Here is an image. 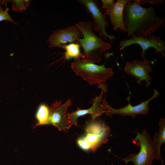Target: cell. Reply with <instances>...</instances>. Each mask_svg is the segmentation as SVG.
I'll return each instance as SVG.
<instances>
[{"label":"cell","mask_w":165,"mask_h":165,"mask_svg":"<svg viewBox=\"0 0 165 165\" xmlns=\"http://www.w3.org/2000/svg\"><path fill=\"white\" fill-rule=\"evenodd\" d=\"M9 10V8L6 6L5 10H3L2 8L0 9V21L7 20L16 24V23L11 19L10 16L9 14L8 13Z\"/></svg>","instance_id":"obj_18"},{"label":"cell","mask_w":165,"mask_h":165,"mask_svg":"<svg viewBox=\"0 0 165 165\" xmlns=\"http://www.w3.org/2000/svg\"><path fill=\"white\" fill-rule=\"evenodd\" d=\"M82 38V32L75 24L54 31L48 38L46 43L50 48L60 47L68 43H77V39Z\"/></svg>","instance_id":"obj_8"},{"label":"cell","mask_w":165,"mask_h":165,"mask_svg":"<svg viewBox=\"0 0 165 165\" xmlns=\"http://www.w3.org/2000/svg\"><path fill=\"white\" fill-rule=\"evenodd\" d=\"M71 104V100L69 99L63 104L62 101H56L49 108L47 124L53 125L60 131L68 129L71 126L67 119L66 113L68 107Z\"/></svg>","instance_id":"obj_11"},{"label":"cell","mask_w":165,"mask_h":165,"mask_svg":"<svg viewBox=\"0 0 165 165\" xmlns=\"http://www.w3.org/2000/svg\"><path fill=\"white\" fill-rule=\"evenodd\" d=\"M130 0H117L112 7L106 10L114 30L120 29L125 31L123 20L124 9L126 4Z\"/></svg>","instance_id":"obj_13"},{"label":"cell","mask_w":165,"mask_h":165,"mask_svg":"<svg viewBox=\"0 0 165 165\" xmlns=\"http://www.w3.org/2000/svg\"><path fill=\"white\" fill-rule=\"evenodd\" d=\"M152 6L142 7L137 0H130L126 4L123 20L124 32L128 36H151L164 24L165 19L157 15Z\"/></svg>","instance_id":"obj_1"},{"label":"cell","mask_w":165,"mask_h":165,"mask_svg":"<svg viewBox=\"0 0 165 165\" xmlns=\"http://www.w3.org/2000/svg\"><path fill=\"white\" fill-rule=\"evenodd\" d=\"M49 109L45 104H42L39 107L36 115L37 123L36 126L47 124L49 119Z\"/></svg>","instance_id":"obj_16"},{"label":"cell","mask_w":165,"mask_h":165,"mask_svg":"<svg viewBox=\"0 0 165 165\" xmlns=\"http://www.w3.org/2000/svg\"><path fill=\"white\" fill-rule=\"evenodd\" d=\"M80 30L82 38L78 39L77 43L83 50L82 60L95 64L101 61L104 53L111 48L110 44L97 36L93 31L92 24L89 21L75 24Z\"/></svg>","instance_id":"obj_2"},{"label":"cell","mask_w":165,"mask_h":165,"mask_svg":"<svg viewBox=\"0 0 165 165\" xmlns=\"http://www.w3.org/2000/svg\"><path fill=\"white\" fill-rule=\"evenodd\" d=\"M125 72L132 76L139 84L145 80L146 87L150 84L152 80L149 73L152 72L151 65L147 59L143 60H134L127 62L124 67Z\"/></svg>","instance_id":"obj_10"},{"label":"cell","mask_w":165,"mask_h":165,"mask_svg":"<svg viewBox=\"0 0 165 165\" xmlns=\"http://www.w3.org/2000/svg\"><path fill=\"white\" fill-rule=\"evenodd\" d=\"M71 67L75 73L86 81L90 85H105L106 81L114 74L112 67L106 68L105 64L98 65L84 61L80 58L74 59Z\"/></svg>","instance_id":"obj_3"},{"label":"cell","mask_w":165,"mask_h":165,"mask_svg":"<svg viewBox=\"0 0 165 165\" xmlns=\"http://www.w3.org/2000/svg\"><path fill=\"white\" fill-rule=\"evenodd\" d=\"M80 46L77 43H71L68 44H64L61 46L60 47L64 49L65 58L67 59L72 58H80L82 53L80 52Z\"/></svg>","instance_id":"obj_15"},{"label":"cell","mask_w":165,"mask_h":165,"mask_svg":"<svg viewBox=\"0 0 165 165\" xmlns=\"http://www.w3.org/2000/svg\"><path fill=\"white\" fill-rule=\"evenodd\" d=\"M153 90L154 93L151 98L145 101L141 102L140 104L134 106L131 105L130 103V95L127 98L128 101V105L118 109L114 108L110 106L107 102L105 97V98H103L102 103L106 108L105 112L106 115L109 116L118 114L124 116H130L134 118L137 115L147 114L149 108V102L152 99L157 97L159 95L157 90L154 89Z\"/></svg>","instance_id":"obj_9"},{"label":"cell","mask_w":165,"mask_h":165,"mask_svg":"<svg viewBox=\"0 0 165 165\" xmlns=\"http://www.w3.org/2000/svg\"><path fill=\"white\" fill-rule=\"evenodd\" d=\"M12 9L13 11L22 12L26 10L29 5L28 0H13L10 1Z\"/></svg>","instance_id":"obj_17"},{"label":"cell","mask_w":165,"mask_h":165,"mask_svg":"<svg viewBox=\"0 0 165 165\" xmlns=\"http://www.w3.org/2000/svg\"><path fill=\"white\" fill-rule=\"evenodd\" d=\"M159 130L155 133L152 140V147L155 158L161 160L160 147L165 142V119L161 118L159 121Z\"/></svg>","instance_id":"obj_14"},{"label":"cell","mask_w":165,"mask_h":165,"mask_svg":"<svg viewBox=\"0 0 165 165\" xmlns=\"http://www.w3.org/2000/svg\"><path fill=\"white\" fill-rule=\"evenodd\" d=\"M86 130L85 136L78 140V144L82 148L90 149L93 152L107 142L108 138L111 135L110 127L101 122L91 123Z\"/></svg>","instance_id":"obj_4"},{"label":"cell","mask_w":165,"mask_h":165,"mask_svg":"<svg viewBox=\"0 0 165 165\" xmlns=\"http://www.w3.org/2000/svg\"><path fill=\"white\" fill-rule=\"evenodd\" d=\"M101 1L102 3V8L106 10L110 9L115 3L113 0H101Z\"/></svg>","instance_id":"obj_19"},{"label":"cell","mask_w":165,"mask_h":165,"mask_svg":"<svg viewBox=\"0 0 165 165\" xmlns=\"http://www.w3.org/2000/svg\"><path fill=\"white\" fill-rule=\"evenodd\" d=\"M78 1L85 7L91 15L94 23L92 24L93 30L97 32L101 37L108 39L111 42L115 37L107 33L106 29L108 26L107 18L97 2L93 0H79Z\"/></svg>","instance_id":"obj_6"},{"label":"cell","mask_w":165,"mask_h":165,"mask_svg":"<svg viewBox=\"0 0 165 165\" xmlns=\"http://www.w3.org/2000/svg\"><path fill=\"white\" fill-rule=\"evenodd\" d=\"M133 44H138L141 47L142 50L141 54L143 60L146 59L145 53V51L150 48H154L157 54H160L163 57L165 56V43L159 37L138 36L128 39H124L119 42V49L120 50H123L127 47Z\"/></svg>","instance_id":"obj_7"},{"label":"cell","mask_w":165,"mask_h":165,"mask_svg":"<svg viewBox=\"0 0 165 165\" xmlns=\"http://www.w3.org/2000/svg\"><path fill=\"white\" fill-rule=\"evenodd\" d=\"M133 143L140 148L139 153L132 154L123 159L127 165L132 161L134 165H150L155 158L152 147V140L146 130L144 128L141 133L138 132L136 137L132 140Z\"/></svg>","instance_id":"obj_5"},{"label":"cell","mask_w":165,"mask_h":165,"mask_svg":"<svg viewBox=\"0 0 165 165\" xmlns=\"http://www.w3.org/2000/svg\"><path fill=\"white\" fill-rule=\"evenodd\" d=\"M140 5L144 4L146 3H150L152 5L162 4L164 0H137Z\"/></svg>","instance_id":"obj_20"},{"label":"cell","mask_w":165,"mask_h":165,"mask_svg":"<svg viewBox=\"0 0 165 165\" xmlns=\"http://www.w3.org/2000/svg\"><path fill=\"white\" fill-rule=\"evenodd\" d=\"M103 93L104 91L102 90L100 94L93 99L91 102L92 105L90 108L85 109L78 108L75 111L67 114V117L71 126L72 125L77 126V119L80 116L90 114L92 121H94L97 117L105 113L106 108L102 103Z\"/></svg>","instance_id":"obj_12"},{"label":"cell","mask_w":165,"mask_h":165,"mask_svg":"<svg viewBox=\"0 0 165 165\" xmlns=\"http://www.w3.org/2000/svg\"><path fill=\"white\" fill-rule=\"evenodd\" d=\"M3 3V1H2L0 0V9L2 8L1 7V3Z\"/></svg>","instance_id":"obj_21"}]
</instances>
